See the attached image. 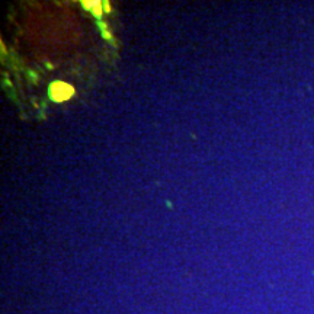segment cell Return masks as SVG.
Here are the masks:
<instances>
[{
	"instance_id": "obj_1",
	"label": "cell",
	"mask_w": 314,
	"mask_h": 314,
	"mask_svg": "<svg viewBox=\"0 0 314 314\" xmlns=\"http://www.w3.org/2000/svg\"><path fill=\"white\" fill-rule=\"evenodd\" d=\"M76 93L74 87L68 83H64V82H53L49 84V89H48V95L49 97L53 99L54 102H64V101H68L70 97Z\"/></svg>"
},
{
	"instance_id": "obj_2",
	"label": "cell",
	"mask_w": 314,
	"mask_h": 314,
	"mask_svg": "<svg viewBox=\"0 0 314 314\" xmlns=\"http://www.w3.org/2000/svg\"><path fill=\"white\" fill-rule=\"evenodd\" d=\"M92 15L95 16V18H97V19L101 20L102 15H103V3H101V2H95V5H93L92 7Z\"/></svg>"
},
{
	"instance_id": "obj_3",
	"label": "cell",
	"mask_w": 314,
	"mask_h": 314,
	"mask_svg": "<svg viewBox=\"0 0 314 314\" xmlns=\"http://www.w3.org/2000/svg\"><path fill=\"white\" fill-rule=\"evenodd\" d=\"M102 37L105 39H108V41H111L112 39V34L111 32H108V29H102Z\"/></svg>"
},
{
	"instance_id": "obj_4",
	"label": "cell",
	"mask_w": 314,
	"mask_h": 314,
	"mask_svg": "<svg viewBox=\"0 0 314 314\" xmlns=\"http://www.w3.org/2000/svg\"><path fill=\"white\" fill-rule=\"evenodd\" d=\"M82 5H83V7H84L86 10H92L93 5H95V2H82Z\"/></svg>"
},
{
	"instance_id": "obj_5",
	"label": "cell",
	"mask_w": 314,
	"mask_h": 314,
	"mask_svg": "<svg viewBox=\"0 0 314 314\" xmlns=\"http://www.w3.org/2000/svg\"><path fill=\"white\" fill-rule=\"evenodd\" d=\"M103 10H105V12H111V6H109L108 2H103Z\"/></svg>"
}]
</instances>
